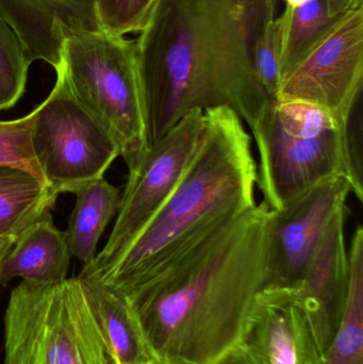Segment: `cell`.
Listing matches in <instances>:
<instances>
[{
    "mask_svg": "<svg viewBox=\"0 0 363 364\" xmlns=\"http://www.w3.org/2000/svg\"><path fill=\"white\" fill-rule=\"evenodd\" d=\"M276 0H159L136 41L147 138L168 134L194 110L226 107L249 129L270 100L255 48Z\"/></svg>",
    "mask_w": 363,
    "mask_h": 364,
    "instance_id": "obj_1",
    "label": "cell"
},
{
    "mask_svg": "<svg viewBox=\"0 0 363 364\" xmlns=\"http://www.w3.org/2000/svg\"><path fill=\"white\" fill-rule=\"evenodd\" d=\"M270 215L257 203L125 296L158 364H215L238 346L266 284Z\"/></svg>",
    "mask_w": 363,
    "mask_h": 364,
    "instance_id": "obj_2",
    "label": "cell"
},
{
    "mask_svg": "<svg viewBox=\"0 0 363 364\" xmlns=\"http://www.w3.org/2000/svg\"><path fill=\"white\" fill-rule=\"evenodd\" d=\"M204 113L197 149L168 200L119 261L94 277L124 296L257 205V162L242 119L226 107Z\"/></svg>",
    "mask_w": 363,
    "mask_h": 364,
    "instance_id": "obj_3",
    "label": "cell"
},
{
    "mask_svg": "<svg viewBox=\"0 0 363 364\" xmlns=\"http://www.w3.org/2000/svg\"><path fill=\"white\" fill-rule=\"evenodd\" d=\"M347 128L309 102L266 104L251 132L259 158L256 184L271 210L283 209L327 179L347 181Z\"/></svg>",
    "mask_w": 363,
    "mask_h": 364,
    "instance_id": "obj_4",
    "label": "cell"
},
{
    "mask_svg": "<svg viewBox=\"0 0 363 364\" xmlns=\"http://www.w3.org/2000/svg\"><path fill=\"white\" fill-rule=\"evenodd\" d=\"M4 353V364H115L78 277L13 289Z\"/></svg>",
    "mask_w": 363,
    "mask_h": 364,
    "instance_id": "obj_5",
    "label": "cell"
},
{
    "mask_svg": "<svg viewBox=\"0 0 363 364\" xmlns=\"http://www.w3.org/2000/svg\"><path fill=\"white\" fill-rule=\"evenodd\" d=\"M61 73L77 102L115 141L128 170L148 147L136 42L104 31L68 36Z\"/></svg>",
    "mask_w": 363,
    "mask_h": 364,
    "instance_id": "obj_6",
    "label": "cell"
},
{
    "mask_svg": "<svg viewBox=\"0 0 363 364\" xmlns=\"http://www.w3.org/2000/svg\"><path fill=\"white\" fill-rule=\"evenodd\" d=\"M31 142L45 183L58 195L102 178L121 156L115 141L77 102L59 72L53 91L36 108Z\"/></svg>",
    "mask_w": 363,
    "mask_h": 364,
    "instance_id": "obj_7",
    "label": "cell"
},
{
    "mask_svg": "<svg viewBox=\"0 0 363 364\" xmlns=\"http://www.w3.org/2000/svg\"><path fill=\"white\" fill-rule=\"evenodd\" d=\"M204 126V111H192L147 147L129 170L106 246L79 276L99 277L127 252L176 188L197 149Z\"/></svg>",
    "mask_w": 363,
    "mask_h": 364,
    "instance_id": "obj_8",
    "label": "cell"
},
{
    "mask_svg": "<svg viewBox=\"0 0 363 364\" xmlns=\"http://www.w3.org/2000/svg\"><path fill=\"white\" fill-rule=\"evenodd\" d=\"M363 85V6L339 17L308 53L283 75L277 100L321 107L347 125Z\"/></svg>",
    "mask_w": 363,
    "mask_h": 364,
    "instance_id": "obj_9",
    "label": "cell"
},
{
    "mask_svg": "<svg viewBox=\"0 0 363 364\" xmlns=\"http://www.w3.org/2000/svg\"><path fill=\"white\" fill-rule=\"evenodd\" d=\"M351 186L342 177L321 182L271 210L264 288L296 289L332 214L347 205Z\"/></svg>",
    "mask_w": 363,
    "mask_h": 364,
    "instance_id": "obj_10",
    "label": "cell"
},
{
    "mask_svg": "<svg viewBox=\"0 0 363 364\" xmlns=\"http://www.w3.org/2000/svg\"><path fill=\"white\" fill-rule=\"evenodd\" d=\"M238 348L251 364H322L310 323L293 289L264 288Z\"/></svg>",
    "mask_w": 363,
    "mask_h": 364,
    "instance_id": "obj_11",
    "label": "cell"
},
{
    "mask_svg": "<svg viewBox=\"0 0 363 364\" xmlns=\"http://www.w3.org/2000/svg\"><path fill=\"white\" fill-rule=\"evenodd\" d=\"M347 205L328 220L298 286L302 304L322 355L330 348L342 318L349 288V255L345 244Z\"/></svg>",
    "mask_w": 363,
    "mask_h": 364,
    "instance_id": "obj_12",
    "label": "cell"
},
{
    "mask_svg": "<svg viewBox=\"0 0 363 364\" xmlns=\"http://www.w3.org/2000/svg\"><path fill=\"white\" fill-rule=\"evenodd\" d=\"M0 16L16 33L28 60L57 70L64 41L102 31L94 0H0Z\"/></svg>",
    "mask_w": 363,
    "mask_h": 364,
    "instance_id": "obj_13",
    "label": "cell"
},
{
    "mask_svg": "<svg viewBox=\"0 0 363 364\" xmlns=\"http://www.w3.org/2000/svg\"><path fill=\"white\" fill-rule=\"evenodd\" d=\"M70 255L65 233L53 224L50 212L26 229L0 269V286L16 278L32 282H58L67 278Z\"/></svg>",
    "mask_w": 363,
    "mask_h": 364,
    "instance_id": "obj_14",
    "label": "cell"
},
{
    "mask_svg": "<svg viewBox=\"0 0 363 364\" xmlns=\"http://www.w3.org/2000/svg\"><path fill=\"white\" fill-rule=\"evenodd\" d=\"M115 364H158L127 299L99 280L79 276Z\"/></svg>",
    "mask_w": 363,
    "mask_h": 364,
    "instance_id": "obj_15",
    "label": "cell"
},
{
    "mask_svg": "<svg viewBox=\"0 0 363 364\" xmlns=\"http://www.w3.org/2000/svg\"><path fill=\"white\" fill-rule=\"evenodd\" d=\"M74 194L76 203L64 233L72 257L87 267L97 256L98 242L119 212L121 195L104 177L83 184Z\"/></svg>",
    "mask_w": 363,
    "mask_h": 364,
    "instance_id": "obj_16",
    "label": "cell"
},
{
    "mask_svg": "<svg viewBox=\"0 0 363 364\" xmlns=\"http://www.w3.org/2000/svg\"><path fill=\"white\" fill-rule=\"evenodd\" d=\"M58 196L30 173L0 166V235L18 237L53 209Z\"/></svg>",
    "mask_w": 363,
    "mask_h": 364,
    "instance_id": "obj_17",
    "label": "cell"
},
{
    "mask_svg": "<svg viewBox=\"0 0 363 364\" xmlns=\"http://www.w3.org/2000/svg\"><path fill=\"white\" fill-rule=\"evenodd\" d=\"M349 255V288L342 318L322 364H363V228L358 225Z\"/></svg>",
    "mask_w": 363,
    "mask_h": 364,
    "instance_id": "obj_18",
    "label": "cell"
},
{
    "mask_svg": "<svg viewBox=\"0 0 363 364\" xmlns=\"http://www.w3.org/2000/svg\"><path fill=\"white\" fill-rule=\"evenodd\" d=\"M338 18L328 15L324 0H310L298 9L286 6L283 14L275 17L281 77L310 51Z\"/></svg>",
    "mask_w": 363,
    "mask_h": 364,
    "instance_id": "obj_19",
    "label": "cell"
},
{
    "mask_svg": "<svg viewBox=\"0 0 363 364\" xmlns=\"http://www.w3.org/2000/svg\"><path fill=\"white\" fill-rule=\"evenodd\" d=\"M30 64L18 36L0 16V111L12 108L23 96Z\"/></svg>",
    "mask_w": 363,
    "mask_h": 364,
    "instance_id": "obj_20",
    "label": "cell"
},
{
    "mask_svg": "<svg viewBox=\"0 0 363 364\" xmlns=\"http://www.w3.org/2000/svg\"><path fill=\"white\" fill-rule=\"evenodd\" d=\"M34 115L36 109L21 119L0 122V166L21 168L45 183L32 149Z\"/></svg>",
    "mask_w": 363,
    "mask_h": 364,
    "instance_id": "obj_21",
    "label": "cell"
},
{
    "mask_svg": "<svg viewBox=\"0 0 363 364\" xmlns=\"http://www.w3.org/2000/svg\"><path fill=\"white\" fill-rule=\"evenodd\" d=\"M100 29L108 34L125 36L140 33L151 19L159 0H94Z\"/></svg>",
    "mask_w": 363,
    "mask_h": 364,
    "instance_id": "obj_22",
    "label": "cell"
},
{
    "mask_svg": "<svg viewBox=\"0 0 363 364\" xmlns=\"http://www.w3.org/2000/svg\"><path fill=\"white\" fill-rule=\"evenodd\" d=\"M255 68L269 100H276L281 74L278 30L275 18L266 26L256 45Z\"/></svg>",
    "mask_w": 363,
    "mask_h": 364,
    "instance_id": "obj_23",
    "label": "cell"
},
{
    "mask_svg": "<svg viewBox=\"0 0 363 364\" xmlns=\"http://www.w3.org/2000/svg\"><path fill=\"white\" fill-rule=\"evenodd\" d=\"M362 100L357 102L347 128V161L351 192L363 200V127Z\"/></svg>",
    "mask_w": 363,
    "mask_h": 364,
    "instance_id": "obj_24",
    "label": "cell"
},
{
    "mask_svg": "<svg viewBox=\"0 0 363 364\" xmlns=\"http://www.w3.org/2000/svg\"><path fill=\"white\" fill-rule=\"evenodd\" d=\"M328 15L332 18L342 16L363 6V0H324Z\"/></svg>",
    "mask_w": 363,
    "mask_h": 364,
    "instance_id": "obj_25",
    "label": "cell"
},
{
    "mask_svg": "<svg viewBox=\"0 0 363 364\" xmlns=\"http://www.w3.org/2000/svg\"><path fill=\"white\" fill-rule=\"evenodd\" d=\"M215 364H251L245 356L244 353L237 346L230 350L223 358L220 359Z\"/></svg>",
    "mask_w": 363,
    "mask_h": 364,
    "instance_id": "obj_26",
    "label": "cell"
},
{
    "mask_svg": "<svg viewBox=\"0 0 363 364\" xmlns=\"http://www.w3.org/2000/svg\"><path fill=\"white\" fill-rule=\"evenodd\" d=\"M16 239V237L12 235H0V269L14 246Z\"/></svg>",
    "mask_w": 363,
    "mask_h": 364,
    "instance_id": "obj_27",
    "label": "cell"
},
{
    "mask_svg": "<svg viewBox=\"0 0 363 364\" xmlns=\"http://www.w3.org/2000/svg\"><path fill=\"white\" fill-rule=\"evenodd\" d=\"M286 6H289L291 9H298L300 6H304L307 2L310 1V0H285Z\"/></svg>",
    "mask_w": 363,
    "mask_h": 364,
    "instance_id": "obj_28",
    "label": "cell"
}]
</instances>
